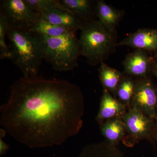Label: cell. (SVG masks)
<instances>
[{
  "label": "cell",
  "mask_w": 157,
  "mask_h": 157,
  "mask_svg": "<svg viewBox=\"0 0 157 157\" xmlns=\"http://www.w3.org/2000/svg\"><path fill=\"white\" fill-rule=\"evenodd\" d=\"M0 7V13L14 28L31 30L41 18V14L33 10L26 0H3Z\"/></svg>",
  "instance_id": "cell-6"
},
{
  "label": "cell",
  "mask_w": 157,
  "mask_h": 157,
  "mask_svg": "<svg viewBox=\"0 0 157 157\" xmlns=\"http://www.w3.org/2000/svg\"><path fill=\"white\" fill-rule=\"evenodd\" d=\"M7 36L10 43L11 60L22 72L23 77L38 76L43 59L42 37L30 30L10 26Z\"/></svg>",
  "instance_id": "cell-2"
},
{
  "label": "cell",
  "mask_w": 157,
  "mask_h": 157,
  "mask_svg": "<svg viewBox=\"0 0 157 157\" xmlns=\"http://www.w3.org/2000/svg\"><path fill=\"white\" fill-rule=\"evenodd\" d=\"M121 119L126 128V135L122 141L125 146L132 147L143 140L153 143L151 132L155 120L134 107L128 110Z\"/></svg>",
  "instance_id": "cell-5"
},
{
  "label": "cell",
  "mask_w": 157,
  "mask_h": 157,
  "mask_svg": "<svg viewBox=\"0 0 157 157\" xmlns=\"http://www.w3.org/2000/svg\"><path fill=\"white\" fill-rule=\"evenodd\" d=\"M128 111L125 106L107 90H103L96 121L99 126L105 121L122 117Z\"/></svg>",
  "instance_id": "cell-10"
},
{
  "label": "cell",
  "mask_w": 157,
  "mask_h": 157,
  "mask_svg": "<svg viewBox=\"0 0 157 157\" xmlns=\"http://www.w3.org/2000/svg\"><path fill=\"white\" fill-rule=\"evenodd\" d=\"M41 17L44 20L76 32L80 30L82 23L77 16L70 11L63 9H50L41 14Z\"/></svg>",
  "instance_id": "cell-11"
},
{
  "label": "cell",
  "mask_w": 157,
  "mask_h": 157,
  "mask_svg": "<svg viewBox=\"0 0 157 157\" xmlns=\"http://www.w3.org/2000/svg\"><path fill=\"white\" fill-rule=\"evenodd\" d=\"M151 73L155 76L157 79V58L156 57L154 58L153 60Z\"/></svg>",
  "instance_id": "cell-23"
},
{
  "label": "cell",
  "mask_w": 157,
  "mask_h": 157,
  "mask_svg": "<svg viewBox=\"0 0 157 157\" xmlns=\"http://www.w3.org/2000/svg\"><path fill=\"white\" fill-rule=\"evenodd\" d=\"M135 78L124 74L118 85L115 98L126 107L128 110L132 109L131 103L135 86Z\"/></svg>",
  "instance_id": "cell-16"
},
{
  "label": "cell",
  "mask_w": 157,
  "mask_h": 157,
  "mask_svg": "<svg viewBox=\"0 0 157 157\" xmlns=\"http://www.w3.org/2000/svg\"><path fill=\"white\" fill-rule=\"evenodd\" d=\"M41 37L43 59L53 70L66 72L77 67L80 46L76 33L54 38Z\"/></svg>",
  "instance_id": "cell-4"
},
{
  "label": "cell",
  "mask_w": 157,
  "mask_h": 157,
  "mask_svg": "<svg viewBox=\"0 0 157 157\" xmlns=\"http://www.w3.org/2000/svg\"><path fill=\"white\" fill-rule=\"evenodd\" d=\"M33 10L41 14L50 9H58L69 11L66 9L60 1L56 0H26Z\"/></svg>",
  "instance_id": "cell-19"
},
{
  "label": "cell",
  "mask_w": 157,
  "mask_h": 157,
  "mask_svg": "<svg viewBox=\"0 0 157 157\" xmlns=\"http://www.w3.org/2000/svg\"><path fill=\"white\" fill-rule=\"evenodd\" d=\"M62 5L75 14L82 23L95 20V5L90 0H60Z\"/></svg>",
  "instance_id": "cell-14"
},
{
  "label": "cell",
  "mask_w": 157,
  "mask_h": 157,
  "mask_svg": "<svg viewBox=\"0 0 157 157\" xmlns=\"http://www.w3.org/2000/svg\"><path fill=\"white\" fill-rule=\"evenodd\" d=\"M0 133H1V134H0L1 135V138H2H2L3 137H4L6 135V133H7V132H6L5 129L1 128Z\"/></svg>",
  "instance_id": "cell-24"
},
{
  "label": "cell",
  "mask_w": 157,
  "mask_h": 157,
  "mask_svg": "<svg viewBox=\"0 0 157 157\" xmlns=\"http://www.w3.org/2000/svg\"><path fill=\"white\" fill-rule=\"evenodd\" d=\"M151 138L153 143L157 144V120L155 121L151 132Z\"/></svg>",
  "instance_id": "cell-22"
},
{
  "label": "cell",
  "mask_w": 157,
  "mask_h": 157,
  "mask_svg": "<svg viewBox=\"0 0 157 157\" xmlns=\"http://www.w3.org/2000/svg\"><path fill=\"white\" fill-rule=\"evenodd\" d=\"M99 78L103 90H107L115 98L117 90L124 73L110 67L104 62L100 64L99 68Z\"/></svg>",
  "instance_id": "cell-15"
},
{
  "label": "cell",
  "mask_w": 157,
  "mask_h": 157,
  "mask_svg": "<svg viewBox=\"0 0 157 157\" xmlns=\"http://www.w3.org/2000/svg\"><path fill=\"white\" fill-rule=\"evenodd\" d=\"M156 112H157V110H156Z\"/></svg>",
  "instance_id": "cell-25"
},
{
  "label": "cell",
  "mask_w": 157,
  "mask_h": 157,
  "mask_svg": "<svg viewBox=\"0 0 157 157\" xmlns=\"http://www.w3.org/2000/svg\"><path fill=\"white\" fill-rule=\"evenodd\" d=\"M127 46L145 51H157V29H142L117 43L116 47Z\"/></svg>",
  "instance_id": "cell-9"
},
{
  "label": "cell",
  "mask_w": 157,
  "mask_h": 157,
  "mask_svg": "<svg viewBox=\"0 0 157 157\" xmlns=\"http://www.w3.org/2000/svg\"><path fill=\"white\" fill-rule=\"evenodd\" d=\"M153 59L147 51L136 49L125 59L123 62L124 73L135 78L147 77L151 73Z\"/></svg>",
  "instance_id": "cell-8"
},
{
  "label": "cell",
  "mask_w": 157,
  "mask_h": 157,
  "mask_svg": "<svg viewBox=\"0 0 157 157\" xmlns=\"http://www.w3.org/2000/svg\"><path fill=\"white\" fill-rule=\"evenodd\" d=\"M135 86L131 106L147 116L157 120V87L149 76L135 78Z\"/></svg>",
  "instance_id": "cell-7"
},
{
  "label": "cell",
  "mask_w": 157,
  "mask_h": 157,
  "mask_svg": "<svg viewBox=\"0 0 157 157\" xmlns=\"http://www.w3.org/2000/svg\"><path fill=\"white\" fill-rule=\"evenodd\" d=\"M95 10L98 20L107 31L114 35L117 26L124 14V11L113 8L102 0L96 2Z\"/></svg>",
  "instance_id": "cell-12"
},
{
  "label": "cell",
  "mask_w": 157,
  "mask_h": 157,
  "mask_svg": "<svg viewBox=\"0 0 157 157\" xmlns=\"http://www.w3.org/2000/svg\"><path fill=\"white\" fill-rule=\"evenodd\" d=\"M84 96L67 80L22 77L10 87L0 107V124L17 142L31 148L60 145L83 126Z\"/></svg>",
  "instance_id": "cell-1"
},
{
  "label": "cell",
  "mask_w": 157,
  "mask_h": 157,
  "mask_svg": "<svg viewBox=\"0 0 157 157\" xmlns=\"http://www.w3.org/2000/svg\"><path fill=\"white\" fill-rule=\"evenodd\" d=\"M9 148V145L5 143L2 138H0V155L5 154Z\"/></svg>",
  "instance_id": "cell-21"
},
{
  "label": "cell",
  "mask_w": 157,
  "mask_h": 157,
  "mask_svg": "<svg viewBox=\"0 0 157 157\" xmlns=\"http://www.w3.org/2000/svg\"><path fill=\"white\" fill-rule=\"evenodd\" d=\"M31 31L41 36L48 38L60 37L71 33H76L69 29L48 22L41 17Z\"/></svg>",
  "instance_id": "cell-17"
},
{
  "label": "cell",
  "mask_w": 157,
  "mask_h": 157,
  "mask_svg": "<svg viewBox=\"0 0 157 157\" xmlns=\"http://www.w3.org/2000/svg\"><path fill=\"white\" fill-rule=\"evenodd\" d=\"M100 131L105 140L109 145L117 147L126 135L125 125L120 118L111 119L100 125Z\"/></svg>",
  "instance_id": "cell-13"
},
{
  "label": "cell",
  "mask_w": 157,
  "mask_h": 157,
  "mask_svg": "<svg viewBox=\"0 0 157 157\" xmlns=\"http://www.w3.org/2000/svg\"><path fill=\"white\" fill-rule=\"evenodd\" d=\"M78 157H119L108 153L100 151H94L86 153Z\"/></svg>",
  "instance_id": "cell-20"
},
{
  "label": "cell",
  "mask_w": 157,
  "mask_h": 157,
  "mask_svg": "<svg viewBox=\"0 0 157 157\" xmlns=\"http://www.w3.org/2000/svg\"><path fill=\"white\" fill-rule=\"evenodd\" d=\"M80 30V55L86 58L90 65L101 64L116 47L114 35L98 20L82 23Z\"/></svg>",
  "instance_id": "cell-3"
},
{
  "label": "cell",
  "mask_w": 157,
  "mask_h": 157,
  "mask_svg": "<svg viewBox=\"0 0 157 157\" xmlns=\"http://www.w3.org/2000/svg\"><path fill=\"white\" fill-rule=\"evenodd\" d=\"M156 57L157 58V56H156Z\"/></svg>",
  "instance_id": "cell-26"
},
{
  "label": "cell",
  "mask_w": 157,
  "mask_h": 157,
  "mask_svg": "<svg viewBox=\"0 0 157 157\" xmlns=\"http://www.w3.org/2000/svg\"><path fill=\"white\" fill-rule=\"evenodd\" d=\"M9 25L4 15L0 13V58L11 60V50L6 42V37Z\"/></svg>",
  "instance_id": "cell-18"
}]
</instances>
